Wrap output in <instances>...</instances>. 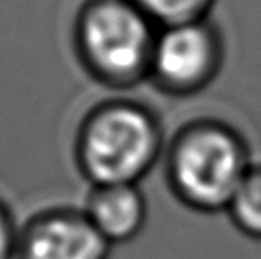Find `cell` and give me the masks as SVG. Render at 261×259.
Returning <instances> with one entry per match:
<instances>
[{"mask_svg": "<svg viewBox=\"0 0 261 259\" xmlns=\"http://www.w3.org/2000/svg\"><path fill=\"white\" fill-rule=\"evenodd\" d=\"M248 147L237 130L198 120L175 137L168 175L177 198L204 214L225 212L250 172Z\"/></svg>", "mask_w": 261, "mask_h": 259, "instance_id": "cell-1", "label": "cell"}, {"mask_svg": "<svg viewBox=\"0 0 261 259\" xmlns=\"http://www.w3.org/2000/svg\"><path fill=\"white\" fill-rule=\"evenodd\" d=\"M162 136L145 109L120 103L103 109L82 137V164L99 185H136L156 162Z\"/></svg>", "mask_w": 261, "mask_h": 259, "instance_id": "cell-2", "label": "cell"}, {"mask_svg": "<svg viewBox=\"0 0 261 259\" xmlns=\"http://www.w3.org/2000/svg\"><path fill=\"white\" fill-rule=\"evenodd\" d=\"M154 23L130 0H101L82 21L80 40L97 72L120 82L149 74Z\"/></svg>", "mask_w": 261, "mask_h": 259, "instance_id": "cell-3", "label": "cell"}, {"mask_svg": "<svg viewBox=\"0 0 261 259\" xmlns=\"http://www.w3.org/2000/svg\"><path fill=\"white\" fill-rule=\"evenodd\" d=\"M221 63L223 42L206 17L160 27L149 74L168 94L193 95L216 79Z\"/></svg>", "mask_w": 261, "mask_h": 259, "instance_id": "cell-4", "label": "cell"}, {"mask_svg": "<svg viewBox=\"0 0 261 259\" xmlns=\"http://www.w3.org/2000/svg\"><path fill=\"white\" fill-rule=\"evenodd\" d=\"M111 244L86 216H54L33 225L19 248L21 259H107Z\"/></svg>", "mask_w": 261, "mask_h": 259, "instance_id": "cell-5", "label": "cell"}, {"mask_svg": "<svg viewBox=\"0 0 261 259\" xmlns=\"http://www.w3.org/2000/svg\"><path fill=\"white\" fill-rule=\"evenodd\" d=\"M86 217L109 244L128 242L147 219V204L136 185H105L90 198Z\"/></svg>", "mask_w": 261, "mask_h": 259, "instance_id": "cell-6", "label": "cell"}, {"mask_svg": "<svg viewBox=\"0 0 261 259\" xmlns=\"http://www.w3.org/2000/svg\"><path fill=\"white\" fill-rule=\"evenodd\" d=\"M225 212L240 232L261 240V166L250 168Z\"/></svg>", "mask_w": 261, "mask_h": 259, "instance_id": "cell-7", "label": "cell"}, {"mask_svg": "<svg viewBox=\"0 0 261 259\" xmlns=\"http://www.w3.org/2000/svg\"><path fill=\"white\" fill-rule=\"evenodd\" d=\"M154 25L206 19L216 0H130Z\"/></svg>", "mask_w": 261, "mask_h": 259, "instance_id": "cell-8", "label": "cell"}, {"mask_svg": "<svg viewBox=\"0 0 261 259\" xmlns=\"http://www.w3.org/2000/svg\"><path fill=\"white\" fill-rule=\"evenodd\" d=\"M14 255V238L8 225L6 216L0 212V259H12Z\"/></svg>", "mask_w": 261, "mask_h": 259, "instance_id": "cell-9", "label": "cell"}]
</instances>
